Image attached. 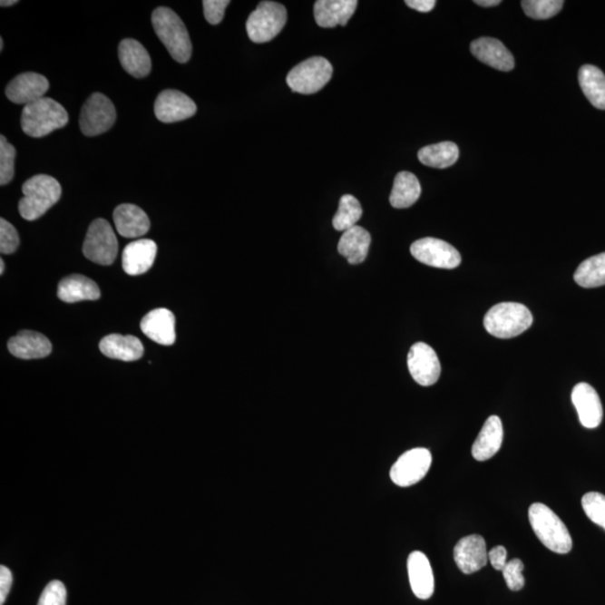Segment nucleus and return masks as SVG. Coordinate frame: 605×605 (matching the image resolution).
Instances as JSON below:
<instances>
[{
  "label": "nucleus",
  "instance_id": "obj_1",
  "mask_svg": "<svg viewBox=\"0 0 605 605\" xmlns=\"http://www.w3.org/2000/svg\"><path fill=\"white\" fill-rule=\"evenodd\" d=\"M151 24L171 57L179 63H187L192 55V43L178 14L168 7L156 8L151 15Z\"/></svg>",
  "mask_w": 605,
  "mask_h": 605
},
{
  "label": "nucleus",
  "instance_id": "obj_2",
  "mask_svg": "<svg viewBox=\"0 0 605 605\" xmlns=\"http://www.w3.org/2000/svg\"><path fill=\"white\" fill-rule=\"evenodd\" d=\"M24 197L19 201V214L27 221L37 220L59 202L62 188L50 175L40 174L27 180L22 187Z\"/></svg>",
  "mask_w": 605,
  "mask_h": 605
},
{
  "label": "nucleus",
  "instance_id": "obj_3",
  "mask_svg": "<svg viewBox=\"0 0 605 605\" xmlns=\"http://www.w3.org/2000/svg\"><path fill=\"white\" fill-rule=\"evenodd\" d=\"M69 114L62 104L51 98H42L24 107L21 126L26 135L41 138L68 125Z\"/></svg>",
  "mask_w": 605,
  "mask_h": 605
},
{
  "label": "nucleus",
  "instance_id": "obj_4",
  "mask_svg": "<svg viewBox=\"0 0 605 605\" xmlns=\"http://www.w3.org/2000/svg\"><path fill=\"white\" fill-rule=\"evenodd\" d=\"M530 522L542 545L557 554H568L573 547L571 533L561 519L546 504L536 503L530 508Z\"/></svg>",
  "mask_w": 605,
  "mask_h": 605
},
{
  "label": "nucleus",
  "instance_id": "obj_5",
  "mask_svg": "<svg viewBox=\"0 0 605 605\" xmlns=\"http://www.w3.org/2000/svg\"><path fill=\"white\" fill-rule=\"evenodd\" d=\"M532 321V314L525 305L507 302L490 308L483 323L489 335L499 339H512L527 331Z\"/></svg>",
  "mask_w": 605,
  "mask_h": 605
},
{
  "label": "nucleus",
  "instance_id": "obj_6",
  "mask_svg": "<svg viewBox=\"0 0 605 605\" xmlns=\"http://www.w3.org/2000/svg\"><path fill=\"white\" fill-rule=\"evenodd\" d=\"M286 22H288V11L284 5L261 2L247 19L248 36L259 44L270 42L283 31Z\"/></svg>",
  "mask_w": 605,
  "mask_h": 605
},
{
  "label": "nucleus",
  "instance_id": "obj_7",
  "mask_svg": "<svg viewBox=\"0 0 605 605\" xmlns=\"http://www.w3.org/2000/svg\"><path fill=\"white\" fill-rule=\"evenodd\" d=\"M333 68L322 56H314L294 66L286 83L293 93L313 94L320 92L331 80Z\"/></svg>",
  "mask_w": 605,
  "mask_h": 605
},
{
  "label": "nucleus",
  "instance_id": "obj_8",
  "mask_svg": "<svg viewBox=\"0 0 605 605\" xmlns=\"http://www.w3.org/2000/svg\"><path fill=\"white\" fill-rule=\"evenodd\" d=\"M118 254V240L111 223L97 219L89 227L83 244L85 259L102 266L112 265Z\"/></svg>",
  "mask_w": 605,
  "mask_h": 605
},
{
  "label": "nucleus",
  "instance_id": "obj_9",
  "mask_svg": "<svg viewBox=\"0 0 605 605\" xmlns=\"http://www.w3.org/2000/svg\"><path fill=\"white\" fill-rule=\"evenodd\" d=\"M117 112L112 100L99 93H93L84 102L80 114V130L93 137L108 132L116 122Z\"/></svg>",
  "mask_w": 605,
  "mask_h": 605
},
{
  "label": "nucleus",
  "instance_id": "obj_10",
  "mask_svg": "<svg viewBox=\"0 0 605 605\" xmlns=\"http://www.w3.org/2000/svg\"><path fill=\"white\" fill-rule=\"evenodd\" d=\"M431 465V452L423 447H417L399 456L396 464L390 470V479L398 487H411L425 478Z\"/></svg>",
  "mask_w": 605,
  "mask_h": 605
},
{
  "label": "nucleus",
  "instance_id": "obj_11",
  "mask_svg": "<svg viewBox=\"0 0 605 605\" xmlns=\"http://www.w3.org/2000/svg\"><path fill=\"white\" fill-rule=\"evenodd\" d=\"M411 252L419 263L435 268L454 269L462 260L460 252L454 246L436 238H423L414 242Z\"/></svg>",
  "mask_w": 605,
  "mask_h": 605
},
{
  "label": "nucleus",
  "instance_id": "obj_12",
  "mask_svg": "<svg viewBox=\"0 0 605 605\" xmlns=\"http://www.w3.org/2000/svg\"><path fill=\"white\" fill-rule=\"evenodd\" d=\"M409 373L418 385L428 387L437 383L441 376V364L434 349L426 343L418 342L408 352Z\"/></svg>",
  "mask_w": 605,
  "mask_h": 605
},
{
  "label": "nucleus",
  "instance_id": "obj_13",
  "mask_svg": "<svg viewBox=\"0 0 605 605\" xmlns=\"http://www.w3.org/2000/svg\"><path fill=\"white\" fill-rule=\"evenodd\" d=\"M155 116L164 123H173L185 121L197 113V104L189 95L179 90H164L159 94L155 102Z\"/></svg>",
  "mask_w": 605,
  "mask_h": 605
},
{
  "label": "nucleus",
  "instance_id": "obj_14",
  "mask_svg": "<svg viewBox=\"0 0 605 605\" xmlns=\"http://www.w3.org/2000/svg\"><path fill=\"white\" fill-rule=\"evenodd\" d=\"M50 88L49 80L35 73H22L14 78L6 88V97L16 104H27L44 98Z\"/></svg>",
  "mask_w": 605,
  "mask_h": 605
},
{
  "label": "nucleus",
  "instance_id": "obj_15",
  "mask_svg": "<svg viewBox=\"0 0 605 605\" xmlns=\"http://www.w3.org/2000/svg\"><path fill=\"white\" fill-rule=\"evenodd\" d=\"M454 561L462 573L473 574L488 564L487 544L480 535L462 538L454 547Z\"/></svg>",
  "mask_w": 605,
  "mask_h": 605
},
{
  "label": "nucleus",
  "instance_id": "obj_16",
  "mask_svg": "<svg viewBox=\"0 0 605 605\" xmlns=\"http://www.w3.org/2000/svg\"><path fill=\"white\" fill-rule=\"evenodd\" d=\"M571 402L585 428H597L602 423L603 407L597 390L587 383H580L571 392Z\"/></svg>",
  "mask_w": 605,
  "mask_h": 605
},
{
  "label": "nucleus",
  "instance_id": "obj_17",
  "mask_svg": "<svg viewBox=\"0 0 605 605\" xmlns=\"http://www.w3.org/2000/svg\"><path fill=\"white\" fill-rule=\"evenodd\" d=\"M471 54L483 63L503 73L514 68L512 52L502 41L493 37H481L471 43Z\"/></svg>",
  "mask_w": 605,
  "mask_h": 605
},
{
  "label": "nucleus",
  "instance_id": "obj_18",
  "mask_svg": "<svg viewBox=\"0 0 605 605\" xmlns=\"http://www.w3.org/2000/svg\"><path fill=\"white\" fill-rule=\"evenodd\" d=\"M175 317L168 308H156L147 314L141 322L146 337L161 346H171L176 341Z\"/></svg>",
  "mask_w": 605,
  "mask_h": 605
},
{
  "label": "nucleus",
  "instance_id": "obj_19",
  "mask_svg": "<svg viewBox=\"0 0 605 605\" xmlns=\"http://www.w3.org/2000/svg\"><path fill=\"white\" fill-rule=\"evenodd\" d=\"M356 7V0H318L314 5V17L320 27L346 26Z\"/></svg>",
  "mask_w": 605,
  "mask_h": 605
},
{
  "label": "nucleus",
  "instance_id": "obj_20",
  "mask_svg": "<svg viewBox=\"0 0 605 605\" xmlns=\"http://www.w3.org/2000/svg\"><path fill=\"white\" fill-rule=\"evenodd\" d=\"M409 582L418 599L428 600L434 593V574L427 556L422 551H413L408 556Z\"/></svg>",
  "mask_w": 605,
  "mask_h": 605
},
{
  "label": "nucleus",
  "instance_id": "obj_21",
  "mask_svg": "<svg viewBox=\"0 0 605 605\" xmlns=\"http://www.w3.org/2000/svg\"><path fill=\"white\" fill-rule=\"evenodd\" d=\"M157 245L151 239H140L131 242L122 252V268L131 276L147 273L154 264Z\"/></svg>",
  "mask_w": 605,
  "mask_h": 605
},
{
  "label": "nucleus",
  "instance_id": "obj_22",
  "mask_svg": "<svg viewBox=\"0 0 605 605\" xmlns=\"http://www.w3.org/2000/svg\"><path fill=\"white\" fill-rule=\"evenodd\" d=\"M8 350L19 359H42L50 356L52 343L41 333L21 331L8 341Z\"/></svg>",
  "mask_w": 605,
  "mask_h": 605
},
{
  "label": "nucleus",
  "instance_id": "obj_23",
  "mask_svg": "<svg viewBox=\"0 0 605 605\" xmlns=\"http://www.w3.org/2000/svg\"><path fill=\"white\" fill-rule=\"evenodd\" d=\"M113 222L119 235L125 238L145 236L151 228L149 216L135 204H122L114 209Z\"/></svg>",
  "mask_w": 605,
  "mask_h": 605
},
{
  "label": "nucleus",
  "instance_id": "obj_24",
  "mask_svg": "<svg viewBox=\"0 0 605 605\" xmlns=\"http://www.w3.org/2000/svg\"><path fill=\"white\" fill-rule=\"evenodd\" d=\"M118 54L122 68L133 78H145L151 73V56L140 42L125 38L119 44Z\"/></svg>",
  "mask_w": 605,
  "mask_h": 605
},
{
  "label": "nucleus",
  "instance_id": "obj_25",
  "mask_svg": "<svg viewBox=\"0 0 605 605\" xmlns=\"http://www.w3.org/2000/svg\"><path fill=\"white\" fill-rule=\"evenodd\" d=\"M503 427L502 419L490 416L484 423L483 430L476 437L473 446V455L476 461L483 462L492 459L502 449Z\"/></svg>",
  "mask_w": 605,
  "mask_h": 605
},
{
  "label": "nucleus",
  "instance_id": "obj_26",
  "mask_svg": "<svg viewBox=\"0 0 605 605\" xmlns=\"http://www.w3.org/2000/svg\"><path fill=\"white\" fill-rule=\"evenodd\" d=\"M100 289L93 279L83 275L73 274L61 280L57 297L64 303L95 301L100 298Z\"/></svg>",
  "mask_w": 605,
  "mask_h": 605
},
{
  "label": "nucleus",
  "instance_id": "obj_27",
  "mask_svg": "<svg viewBox=\"0 0 605 605\" xmlns=\"http://www.w3.org/2000/svg\"><path fill=\"white\" fill-rule=\"evenodd\" d=\"M100 351L108 358L122 361L140 360L144 355V346L133 336L111 335L100 341Z\"/></svg>",
  "mask_w": 605,
  "mask_h": 605
},
{
  "label": "nucleus",
  "instance_id": "obj_28",
  "mask_svg": "<svg viewBox=\"0 0 605 605\" xmlns=\"http://www.w3.org/2000/svg\"><path fill=\"white\" fill-rule=\"evenodd\" d=\"M371 236L366 229L356 226L343 232L337 250L351 265L364 263L368 256Z\"/></svg>",
  "mask_w": 605,
  "mask_h": 605
},
{
  "label": "nucleus",
  "instance_id": "obj_29",
  "mask_svg": "<svg viewBox=\"0 0 605 605\" xmlns=\"http://www.w3.org/2000/svg\"><path fill=\"white\" fill-rule=\"evenodd\" d=\"M422 188L418 179L409 171H400L395 179L389 201L392 207L406 209L414 206L421 198Z\"/></svg>",
  "mask_w": 605,
  "mask_h": 605
},
{
  "label": "nucleus",
  "instance_id": "obj_30",
  "mask_svg": "<svg viewBox=\"0 0 605 605\" xmlns=\"http://www.w3.org/2000/svg\"><path fill=\"white\" fill-rule=\"evenodd\" d=\"M581 89L592 106L605 111V75L594 65H583L579 71Z\"/></svg>",
  "mask_w": 605,
  "mask_h": 605
},
{
  "label": "nucleus",
  "instance_id": "obj_31",
  "mask_svg": "<svg viewBox=\"0 0 605 605\" xmlns=\"http://www.w3.org/2000/svg\"><path fill=\"white\" fill-rule=\"evenodd\" d=\"M459 156V147L452 141H442L438 144L423 147L418 151L419 161L434 169L450 168L456 163Z\"/></svg>",
  "mask_w": 605,
  "mask_h": 605
},
{
  "label": "nucleus",
  "instance_id": "obj_32",
  "mask_svg": "<svg viewBox=\"0 0 605 605\" xmlns=\"http://www.w3.org/2000/svg\"><path fill=\"white\" fill-rule=\"evenodd\" d=\"M574 279L576 284L584 288L605 285V252L584 260L576 269Z\"/></svg>",
  "mask_w": 605,
  "mask_h": 605
},
{
  "label": "nucleus",
  "instance_id": "obj_33",
  "mask_svg": "<svg viewBox=\"0 0 605 605\" xmlns=\"http://www.w3.org/2000/svg\"><path fill=\"white\" fill-rule=\"evenodd\" d=\"M362 217L361 204L354 195L346 194L340 199L339 209L333 218L336 230L346 232L356 226Z\"/></svg>",
  "mask_w": 605,
  "mask_h": 605
},
{
  "label": "nucleus",
  "instance_id": "obj_34",
  "mask_svg": "<svg viewBox=\"0 0 605 605\" xmlns=\"http://www.w3.org/2000/svg\"><path fill=\"white\" fill-rule=\"evenodd\" d=\"M564 2L561 0H523L522 7L528 17L549 19L561 11Z\"/></svg>",
  "mask_w": 605,
  "mask_h": 605
},
{
  "label": "nucleus",
  "instance_id": "obj_35",
  "mask_svg": "<svg viewBox=\"0 0 605 605\" xmlns=\"http://www.w3.org/2000/svg\"><path fill=\"white\" fill-rule=\"evenodd\" d=\"M16 150L4 135L0 136V185H7L15 174Z\"/></svg>",
  "mask_w": 605,
  "mask_h": 605
},
{
  "label": "nucleus",
  "instance_id": "obj_36",
  "mask_svg": "<svg viewBox=\"0 0 605 605\" xmlns=\"http://www.w3.org/2000/svg\"><path fill=\"white\" fill-rule=\"evenodd\" d=\"M582 507L590 521L605 531V495L600 493L584 494Z\"/></svg>",
  "mask_w": 605,
  "mask_h": 605
},
{
  "label": "nucleus",
  "instance_id": "obj_37",
  "mask_svg": "<svg viewBox=\"0 0 605 605\" xmlns=\"http://www.w3.org/2000/svg\"><path fill=\"white\" fill-rule=\"evenodd\" d=\"M19 246L18 232L11 223L0 219V251L4 255H11Z\"/></svg>",
  "mask_w": 605,
  "mask_h": 605
},
{
  "label": "nucleus",
  "instance_id": "obj_38",
  "mask_svg": "<svg viewBox=\"0 0 605 605\" xmlns=\"http://www.w3.org/2000/svg\"><path fill=\"white\" fill-rule=\"evenodd\" d=\"M522 561L519 559H514L511 561H508L506 568L503 570V578L506 580L507 587L514 592L521 590L525 587V578H523Z\"/></svg>",
  "mask_w": 605,
  "mask_h": 605
},
{
  "label": "nucleus",
  "instance_id": "obj_39",
  "mask_svg": "<svg viewBox=\"0 0 605 605\" xmlns=\"http://www.w3.org/2000/svg\"><path fill=\"white\" fill-rule=\"evenodd\" d=\"M66 589L60 581H52L46 585L38 605H65Z\"/></svg>",
  "mask_w": 605,
  "mask_h": 605
},
{
  "label": "nucleus",
  "instance_id": "obj_40",
  "mask_svg": "<svg viewBox=\"0 0 605 605\" xmlns=\"http://www.w3.org/2000/svg\"><path fill=\"white\" fill-rule=\"evenodd\" d=\"M230 4L229 0H204L202 3L204 17L211 25H218L225 17L226 8Z\"/></svg>",
  "mask_w": 605,
  "mask_h": 605
},
{
  "label": "nucleus",
  "instance_id": "obj_41",
  "mask_svg": "<svg viewBox=\"0 0 605 605\" xmlns=\"http://www.w3.org/2000/svg\"><path fill=\"white\" fill-rule=\"evenodd\" d=\"M13 585V574L6 566H0V605L6 601L9 590Z\"/></svg>",
  "mask_w": 605,
  "mask_h": 605
},
{
  "label": "nucleus",
  "instance_id": "obj_42",
  "mask_svg": "<svg viewBox=\"0 0 605 605\" xmlns=\"http://www.w3.org/2000/svg\"><path fill=\"white\" fill-rule=\"evenodd\" d=\"M488 557L494 570L503 571L506 568L508 563L507 550L503 546L494 547V549L488 552Z\"/></svg>",
  "mask_w": 605,
  "mask_h": 605
},
{
  "label": "nucleus",
  "instance_id": "obj_43",
  "mask_svg": "<svg viewBox=\"0 0 605 605\" xmlns=\"http://www.w3.org/2000/svg\"><path fill=\"white\" fill-rule=\"evenodd\" d=\"M405 3H406L408 7L421 13H430L434 9L436 5L435 0H407Z\"/></svg>",
  "mask_w": 605,
  "mask_h": 605
},
{
  "label": "nucleus",
  "instance_id": "obj_44",
  "mask_svg": "<svg viewBox=\"0 0 605 605\" xmlns=\"http://www.w3.org/2000/svg\"><path fill=\"white\" fill-rule=\"evenodd\" d=\"M474 3L476 5H479V6L483 7H493V6H498V5L502 4L500 0H475Z\"/></svg>",
  "mask_w": 605,
  "mask_h": 605
},
{
  "label": "nucleus",
  "instance_id": "obj_45",
  "mask_svg": "<svg viewBox=\"0 0 605 605\" xmlns=\"http://www.w3.org/2000/svg\"><path fill=\"white\" fill-rule=\"evenodd\" d=\"M17 3V0H3V2H0V6L9 7L13 6V5H16Z\"/></svg>",
  "mask_w": 605,
  "mask_h": 605
},
{
  "label": "nucleus",
  "instance_id": "obj_46",
  "mask_svg": "<svg viewBox=\"0 0 605 605\" xmlns=\"http://www.w3.org/2000/svg\"><path fill=\"white\" fill-rule=\"evenodd\" d=\"M4 270H5V263H4V260L2 259V260H0V274L3 275Z\"/></svg>",
  "mask_w": 605,
  "mask_h": 605
},
{
  "label": "nucleus",
  "instance_id": "obj_47",
  "mask_svg": "<svg viewBox=\"0 0 605 605\" xmlns=\"http://www.w3.org/2000/svg\"><path fill=\"white\" fill-rule=\"evenodd\" d=\"M4 50V40L3 38H0V51Z\"/></svg>",
  "mask_w": 605,
  "mask_h": 605
}]
</instances>
